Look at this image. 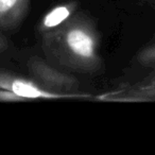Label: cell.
I'll return each instance as SVG.
<instances>
[{"instance_id":"cell-5","label":"cell","mask_w":155,"mask_h":155,"mask_svg":"<svg viewBox=\"0 0 155 155\" xmlns=\"http://www.w3.org/2000/svg\"><path fill=\"white\" fill-rule=\"evenodd\" d=\"M79 12V3L74 0H69L58 3L50 9L37 24V31L41 35L51 32L66 24Z\"/></svg>"},{"instance_id":"cell-7","label":"cell","mask_w":155,"mask_h":155,"mask_svg":"<svg viewBox=\"0 0 155 155\" xmlns=\"http://www.w3.org/2000/svg\"><path fill=\"white\" fill-rule=\"evenodd\" d=\"M137 61L142 66L155 68V41L140 50L137 54Z\"/></svg>"},{"instance_id":"cell-8","label":"cell","mask_w":155,"mask_h":155,"mask_svg":"<svg viewBox=\"0 0 155 155\" xmlns=\"http://www.w3.org/2000/svg\"><path fill=\"white\" fill-rule=\"evenodd\" d=\"M10 48V41L5 35L2 34V31H0V56L5 54Z\"/></svg>"},{"instance_id":"cell-6","label":"cell","mask_w":155,"mask_h":155,"mask_svg":"<svg viewBox=\"0 0 155 155\" xmlns=\"http://www.w3.org/2000/svg\"><path fill=\"white\" fill-rule=\"evenodd\" d=\"M104 100L132 102L155 101V74L127 87L119 93L112 94L108 98H104Z\"/></svg>"},{"instance_id":"cell-4","label":"cell","mask_w":155,"mask_h":155,"mask_svg":"<svg viewBox=\"0 0 155 155\" xmlns=\"http://www.w3.org/2000/svg\"><path fill=\"white\" fill-rule=\"evenodd\" d=\"M31 0H0V31H15L21 26L30 9Z\"/></svg>"},{"instance_id":"cell-1","label":"cell","mask_w":155,"mask_h":155,"mask_svg":"<svg viewBox=\"0 0 155 155\" xmlns=\"http://www.w3.org/2000/svg\"><path fill=\"white\" fill-rule=\"evenodd\" d=\"M100 44L95 21L80 11L60 28L41 35L46 60L69 72L94 74L103 71Z\"/></svg>"},{"instance_id":"cell-2","label":"cell","mask_w":155,"mask_h":155,"mask_svg":"<svg viewBox=\"0 0 155 155\" xmlns=\"http://www.w3.org/2000/svg\"><path fill=\"white\" fill-rule=\"evenodd\" d=\"M31 79L38 85L52 93L69 95L73 99L88 98V95L80 93L81 83L69 71L52 65L39 56H31L27 63Z\"/></svg>"},{"instance_id":"cell-3","label":"cell","mask_w":155,"mask_h":155,"mask_svg":"<svg viewBox=\"0 0 155 155\" xmlns=\"http://www.w3.org/2000/svg\"><path fill=\"white\" fill-rule=\"evenodd\" d=\"M0 89L12 91L25 99L26 102L43 99H73V97L69 95H62L47 91L32 79H27L5 70H0Z\"/></svg>"}]
</instances>
